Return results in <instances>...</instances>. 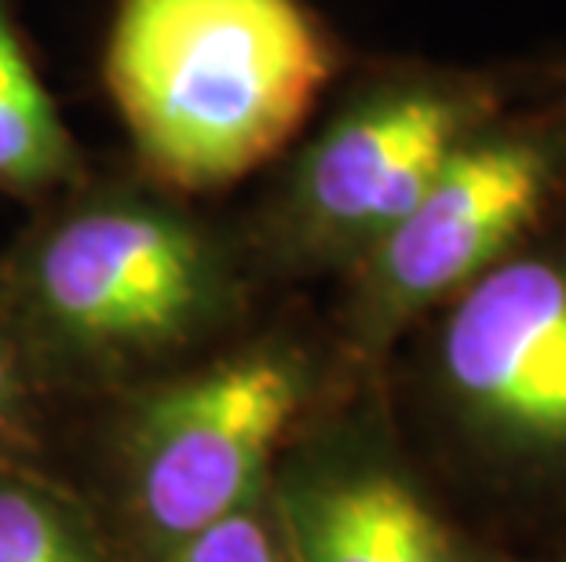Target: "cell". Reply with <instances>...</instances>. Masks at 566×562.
<instances>
[{"mask_svg": "<svg viewBox=\"0 0 566 562\" xmlns=\"http://www.w3.org/2000/svg\"><path fill=\"white\" fill-rule=\"evenodd\" d=\"M336 66L304 0H122L106 44V88L143 165L184 190L271 161Z\"/></svg>", "mask_w": 566, "mask_h": 562, "instance_id": "obj_1", "label": "cell"}, {"mask_svg": "<svg viewBox=\"0 0 566 562\" xmlns=\"http://www.w3.org/2000/svg\"><path fill=\"white\" fill-rule=\"evenodd\" d=\"M566 59L493 70L391 66L344 92L285 172L271 242L293 271H352L399 223L446 158Z\"/></svg>", "mask_w": 566, "mask_h": 562, "instance_id": "obj_2", "label": "cell"}, {"mask_svg": "<svg viewBox=\"0 0 566 562\" xmlns=\"http://www.w3.org/2000/svg\"><path fill=\"white\" fill-rule=\"evenodd\" d=\"M566 209V74L457 147L347 271L344 329L377 358Z\"/></svg>", "mask_w": 566, "mask_h": 562, "instance_id": "obj_3", "label": "cell"}, {"mask_svg": "<svg viewBox=\"0 0 566 562\" xmlns=\"http://www.w3.org/2000/svg\"><path fill=\"white\" fill-rule=\"evenodd\" d=\"M424 321L457 438L501 483L566 494V209Z\"/></svg>", "mask_w": 566, "mask_h": 562, "instance_id": "obj_4", "label": "cell"}, {"mask_svg": "<svg viewBox=\"0 0 566 562\" xmlns=\"http://www.w3.org/2000/svg\"><path fill=\"white\" fill-rule=\"evenodd\" d=\"M22 285L48 337L88 358L195 340L231 296L212 237L139 194H103L59 216L33 242Z\"/></svg>", "mask_w": 566, "mask_h": 562, "instance_id": "obj_5", "label": "cell"}, {"mask_svg": "<svg viewBox=\"0 0 566 562\" xmlns=\"http://www.w3.org/2000/svg\"><path fill=\"white\" fill-rule=\"evenodd\" d=\"M296 347H252L158 391L128 435L132 500L161 548L256 505L274 453L311 402Z\"/></svg>", "mask_w": 566, "mask_h": 562, "instance_id": "obj_6", "label": "cell"}, {"mask_svg": "<svg viewBox=\"0 0 566 562\" xmlns=\"http://www.w3.org/2000/svg\"><path fill=\"white\" fill-rule=\"evenodd\" d=\"M293 562H501L442 516L417 478L355 435L296 460L271 489Z\"/></svg>", "mask_w": 566, "mask_h": 562, "instance_id": "obj_7", "label": "cell"}, {"mask_svg": "<svg viewBox=\"0 0 566 562\" xmlns=\"http://www.w3.org/2000/svg\"><path fill=\"white\" fill-rule=\"evenodd\" d=\"M77 172V142L19 41L8 0H0V190L44 194Z\"/></svg>", "mask_w": 566, "mask_h": 562, "instance_id": "obj_8", "label": "cell"}, {"mask_svg": "<svg viewBox=\"0 0 566 562\" xmlns=\"http://www.w3.org/2000/svg\"><path fill=\"white\" fill-rule=\"evenodd\" d=\"M0 562H99V555L63 500L27 483H0Z\"/></svg>", "mask_w": 566, "mask_h": 562, "instance_id": "obj_9", "label": "cell"}, {"mask_svg": "<svg viewBox=\"0 0 566 562\" xmlns=\"http://www.w3.org/2000/svg\"><path fill=\"white\" fill-rule=\"evenodd\" d=\"M161 562H293L274 511L260 500L223 516L220 522L168 544Z\"/></svg>", "mask_w": 566, "mask_h": 562, "instance_id": "obj_10", "label": "cell"}, {"mask_svg": "<svg viewBox=\"0 0 566 562\" xmlns=\"http://www.w3.org/2000/svg\"><path fill=\"white\" fill-rule=\"evenodd\" d=\"M11 413H15V369H11V354L0 340V424H8Z\"/></svg>", "mask_w": 566, "mask_h": 562, "instance_id": "obj_11", "label": "cell"}, {"mask_svg": "<svg viewBox=\"0 0 566 562\" xmlns=\"http://www.w3.org/2000/svg\"><path fill=\"white\" fill-rule=\"evenodd\" d=\"M552 562H566V555H563V559H552Z\"/></svg>", "mask_w": 566, "mask_h": 562, "instance_id": "obj_12", "label": "cell"}]
</instances>
